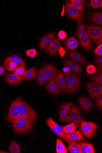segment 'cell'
Returning <instances> with one entry per match:
<instances>
[{"mask_svg": "<svg viewBox=\"0 0 102 153\" xmlns=\"http://www.w3.org/2000/svg\"><path fill=\"white\" fill-rule=\"evenodd\" d=\"M55 34V33H51L44 37L40 42L39 48L41 49H45L50 43Z\"/></svg>", "mask_w": 102, "mask_h": 153, "instance_id": "7402d4cb", "label": "cell"}, {"mask_svg": "<svg viewBox=\"0 0 102 153\" xmlns=\"http://www.w3.org/2000/svg\"><path fill=\"white\" fill-rule=\"evenodd\" d=\"M5 81L8 84L16 85L20 84L23 78L11 73L6 74L4 77Z\"/></svg>", "mask_w": 102, "mask_h": 153, "instance_id": "9a60e30c", "label": "cell"}, {"mask_svg": "<svg viewBox=\"0 0 102 153\" xmlns=\"http://www.w3.org/2000/svg\"><path fill=\"white\" fill-rule=\"evenodd\" d=\"M42 70L47 80L55 79L57 75L58 71L52 64H47L43 65Z\"/></svg>", "mask_w": 102, "mask_h": 153, "instance_id": "4fadbf2b", "label": "cell"}, {"mask_svg": "<svg viewBox=\"0 0 102 153\" xmlns=\"http://www.w3.org/2000/svg\"><path fill=\"white\" fill-rule=\"evenodd\" d=\"M63 132L65 134H69L77 131L76 126L74 122H72L65 126H62Z\"/></svg>", "mask_w": 102, "mask_h": 153, "instance_id": "f546056e", "label": "cell"}, {"mask_svg": "<svg viewBox=\"0 0 102 153\" xmlns=\"http://www.w3.org/2000/svg\"><path fill=\"white\" fill-rule=\"evenodd\" d=\"M80 43L83 48L86 51H90L92 48V45L88 35L78 37Z\"/></svg>", "mask_w": 102, "mask_h": 153, "instance_id": "ac0fdd59", "label": "cell"}, {"mask_svg": "<svg viewBox=\"0 0 102 153\" xmlns=\"http://www.w3.org/2000/svg\"><path fill=\"white\" fill-rule=\"evenodd\" d=\"M80 130L83 134L88 138H91L97 136L96 131L99 127L92 122H86L81 120L80 125Z\"/></svg>", "mask_w": 102, "mask_h": 153, "instance_id": "7a4b0ae2", "label": "cell"}, {"mask_svg": "<svg viewBox=\"0 0 102 153\" xmlns=\"http://www.w3.org/2000/svg\"><path fill=\"white\" fill-rule=\"evenodd\" d=\"M86 72L88 75L93 74L96 72V67L92 64H90L87 66Z\"/></svg>", "mask_w": 102, "mask_h": 153, "instance_id": "60d3db41", "label": "cell"}, {"mask_svg": "<svg viewBox=\"0 0 102 153\" xmlns=\"http://www.w3.org/2000/svg\"><path fill=\"white\" fill-rule=\"evenodd\" d=\"M90 4L93 8H101L102 7V1L101 0H92Z\"/></svg>", "mask_w": 102, "mask_h": 153, "instance_id": "f35d334b", "label": "cell"}, {"mask_svg": "<svg viewBox=\"0 0 102 153\" xmlns=\"http://www.w3.org/2000/svg\"><path fill=\"white\" fill-rule=\"evenodd\" d=\"M36 79L39 84L42 85L45 84L47 82V79L44 74L42 68L40 67L38 69L37 72Z\"/></svg>", "mask_w": 102, "mask_h": 153, "instance_id": "f1b7e54d", "label": "cell"}, {"mask_svg": "<svg viewBox=\"0 0 102 153\" xmlns=\"http://www.w3.org/2000/svg\"><path fill=\"white\" fill-rule=\"evenodd\" d=\"M12 123H26L31 124L35 127V124L31 120L25 117H19L18 118L13 120Z\"/></svg>", "mask_w": 102, "mask_h": 153, "instance_id": "d590c367", "label": "cell"}, {"mask_svg": "<svg viewBox=\"0 0 102 153\" xmlns=\"http://www.w3.org/2000/svg\"><path fill=\"white\" fill-rule=\"evenodd\" d=\"M12 127L15 135L21 134H29L33 131V125L26 123H12Z\"/></svg>", "mask_w": 102, "mask_h": 153, "instance_id": "ba28073f", "label": "cell"}, {"mask_svg": "<svg viewBox=\"0 0 102 153\" xmlns=\"http://www.w3.org/2000/svg\"><path fill=\"white\" fill-rule=\"evenodd\" d=\"M61 45L60 40L57 36H55L44 51L48 53L51 55H55L59 52Z\"/></svg>", "mask_w": 102, "mask_h": 153, "instance_id": "30bf717a", "label": "cell"}, {"mask_svg": "<svg viewBox=\"0 0 102 153\" xmlns=\"http://www.w3.org/2000/svg\"><path fill=\"white\" fill-rule=\"evenodd\" d=\"M9 153L8 152H5V151H3L1 150H0V153Z\"/></svg>", "mask_w": 102, "mask_h": 153, "instance_id": "f907efd6", "label": "cell"}, {"mask_svg": "<svg viewBox=\"0 0 102 153\" xmlns=\"http://www.w3.org/2000/svg\"><path fill=\"white\" fill-rule=\"evenodd\" d=\"M89 19L90 22L101 25L102 24V11L91 13L89 16Z\"/></svg>", "mask_w": 102, "mask_h": 153, "instance_id": "44dd1931", "label": "cell"}, {"mask_svg": "<svg viewBox=\"0 0 102 153\" xmlns=\"http://www.w3.org/2000/svg\"><path fill=\"white\" fill-rule=\"evenodd\" d=\"M71 4L74 6L80 11L83 12V7L85 1L83 0H70L68 1Z\"/></svg>", "mask_w": 102, "mask_h": 153, "instance_id": "4dcf8cb0", "label": "cell"}, {"mask_svg": "<svg viewBox=\"0 0 102 153\" xmlns=\"http://www.w3.org/2000/svg\"><path fill=\"white\" fill-rule=\"evenodd\" d=\"M86 86L89 94L93 100L102 93V87L96 83L87 82Z\"/></svg>", "mask_w": 102, "mask_h": 153, "instance_id": "5bb4252c", "label": "cell"}, {"mask_svg": "<svg viewBox=\"0 0 102 153\" xmlns=\"http://www.w3.org/2000/svg\"><path fill=\"white\" fill-rule=\"evenodd\" d=\"M86 27L90 39L94 42H96L102 35L101 27L92 24H86Z\"/></svg>", "mask_w": 102, "mask_h": 153, "instance_id": "52a82bcc", "label": "cell"}, {"mask_svg": "<svg viewBox=\"0 0 102 153\" xmlns=\"http://www.w3.org/2000/svg\"><path fill=\"white\" fill-rule=\"evenodd\" d=\"M74 104L69 102L63 104L60 108L59 113L61 122L66 123Z\"/></svg>", "mask_w": 102, "mask_h": 153, "instance_id": "7c38bea8", "label": "cell"}, {"mask_svg": "<svg viewBox=\"0 0 102 153\" xmlns=\"http://www.w3.org/2000/svg\"><path fill=\"white\" fill-rule=\"evenodd\" d=\"M65 134L66 137L72 141H77L85 140V137L81 133L80 129L75 132Z\"/></svg>", "mask_w": 102, "mask_h": 153, "instance_id": "cb8c5ba5", "label": "cell"}, {"mask_svg": "<svg viewBox=\"0 0 102 153\" xmlns=\"http://www.w3.org/2000/svg\"><path fill=\"white\" fill-rule=\"evenodd\" d=\"M9 149L11 153H19L20 152L19 145L17 143L12 141L9 146Z\"/></svg>", "mask_w": 102, "mask_h": 153, "instance_id": "e575fe53", "label": "cell"}, {"mask_svg": "<svg viewBox=\"0 0 102 153\" xmlns=\"http://www.w3.org/2000/svg\"><path fill=\"white\" fill-rule=\"evenodd\" d=\"M78 102L83 108L86 110L90 109L92 106V103L90 99L85 96L81 97Z\"/></svg>", "mask_w": 102, "mask_h": 153, "instance_id": "ffe728a7", "label": "cell"}, {"mask_svg": "<svg viewBox=\"0 0 102 153\" xmlns=\"http://www.w3.org/2000/svg\"><path fill=\"white\" fill-rule=\"evenodd\" d=\"M66 148L61 140L59 138H57L56 142V152L59 153V152L61 150Z\"/></svg>", "mask_w": 102, "mask_h": 153, "instance_id": "74e56055", "label": "cell"}, {"mask_svg": "<svg viewBox=\"0 0 102 153\" xmlns=\"http://www.w3.org/2000/svg\"><path fill=\"white\" fill-rule=\"evenodd\" d=\"M77 33L78 37L87 35L84 23L82 20L77 22Z\"/></svg>", "mask_w": 102, "mask_h": 153, "instance_id": "d4e9b609", "label": "cell"}, {"mask_svg": "<svg viewBox=\"0 0 102 153\" xmlns=\"http://www.w3.org/2000/svg\"><path fill=\"white\" fill-rule=\"evenodd\" d=\"M65 78L67 87V92L74 93L79 89L80 85V79L75 73L69 72L65 74Z\"/></svg>", "mask_w": 102, "mask_h": 153, "instance_id": "6da1fadb", "label": "cell"}, {"mask_svg": "<svg viewBox=\"0 0 102 153\" xmlns=\"http://www.w3.org/2000/svg\"><path fill=\"white\" fill-rule=\"evenodd\" d=\"M95 102L97 106L100 109L102 108V93L96 98Z\"/></svg>", "mask_w": 102, "mask_h": 153, "instance_id": "b9f144b4", "label": "cell"}, {"mask_svg": "<svg viewBox=\"0 0 102 153\" xmlns=\"http://www.w3.org/2000/svg\"><path fill=\"white\" fill-rule=\"evenodd\" d=\"M19 117H26L36 124L38 115L31 105L23 101L20 106Z\"/></svg>", "mask_w": 102, "mask_h": 153, "instance_id": "3957f363", "label": "cell"}, {"mask_svg": "<svg viewBox=\"0 0 102 153\" xmlns=\"http://www.w3.org/2000/svg\"><path fill=\"white\" fill-rule=\"evenodd\" d=\"M78 45L77 40L74 37H69L64 41V46L66 49L74 50L77 48Z\"/></svg>", "mask_w": 102, "mask_h": 153, "instance_id": "d6986e66", "label": "cell"}, {"mask_svg": "<svg viewBox=\"0 0 102 153\" xmlns=\"http://www.w3.org/2000/svg\"><path fill=\"white\" fill-rule=\"evenodd\" d=\"M91 81L92 83L102 85V72H98L95 74L91 78Z\"/></svg>", "mask_w": 102, "mask_h": 153, "instance_id": "1f68e13d", "label": "cell"}, {"mask_svg": "<svg viewBox=\"0 0 102 153\" xmlns=\"http://www.w3.org/2000/svg\"><path fill=\"white\" fill-rule=\"evenodd\" d=\"M68 148L63 149L60 150L59 153H67Z\"/></svg>", "mask_w": 102, "mask_h": 153, "instance_id": "c3c4849f", "label": "cell"}, {"mask_svg": "<svg viewBox=\"0 0 102 153\" xmlns=\"http://www.w3.org/2000/svg\"><path fill=\"white\" fill-rule=\"evenodd\" d=\"M102 36L100 37L99 38L98 41L97 42V43L96 44V45H100L102 44Z\"/></svg>", "mask_w": 102, "mask_h": 153, "instance_id": "681fc988", "label": "cell"}, {"mask_svg": "<svg viewBox=\"0 0 102 153\" xmlns=\"http://www.w3.org/2000/svg\"><path fill=\"white\" fill-rule=\"evenodd\" d=\"M66 11L69 18L78 22L84 19L85 13L71 4L68 1L66 2Z\"/></svg>", "mask_w": 102, "mask_h": 153, "instance_id": "8992f818", "label": "cell"}, {"mask_svg": "<svg viewBox=\"0 0 102 153\" xmlns=\"http://www.w3.org/2000/svg\"><path fill=\"white\" fill-rule=\"evenodd\" d=\"M4 64L7 70L11 72L15 70L18 66V64L17 63L11 61L4 63Z\"/></svg>", "mask_w": 102, "mask_h": 153, "instance_id": "d6a6232c", "label": "cell"}, {"mask_svg": "<svg viewBox=\"0 0 102 153\" xmlns=\"http://www.w3.org/2000/svg\"><path fill=\"white\" fill-rule=\"evenodd\" d=\"M68 151L71 153H80L81 145L79 143L74 145L69 144L68 146Z\"/></svg>", "mask_w": 102, "mask_h": 153, "instance_id": "836d02e7", "label": "cell"}, {"mask_svg": "<svg viewBox=\"0 0 102 153\" xmlns=\"http://www.w3.org/2000/svg\"><path fill=\"white\" fill-rule=\"evenodd\" d=\"M55 81L57 86L58 90L61 94L67 92V87L65 76L61 71L58 73L55 78Z\"/></svg>", "mask_w": 102, "mask_h": 153, "instance_id": "8fae6325", "label": "cell"}, {"mask_svg": "<svg viewBox=\"0 0 102 153\" xmlns=\"http://www.w3.org/2000/svg\"><path fill=\"white\" fill-rule=\"evenodd\" d=\"M46 88L47 90L50 93L57 94L59 92L56 83L53 79L50 80L47 83Z\"/></svg>", "mask_w": 102, "mask_h": 153, "instance_id": "4316f807", "label": "cell"}, {"mask_svg": "<svg viewBox=\"0 0 102 153\" xmlns=\"http://www.w3.org/2000/svg\"><path fill=\"white\" fill-rule=\"evenodd\" d=\"M23 101V99L18 96L12 102L7 117V119L9 122L11 123L19 117L20 106Z\"/></svg>", "mask_w": 102, "mask_h": 153, "instance_id": "5b68a950", "label": "cell"}, {"mask_svg": "<svg viewBox=\"0 0 102 153\" xmlns=\"http://www.w3.org/2000/svg\"><path fill=\"white\" fill-rule=\"evenodd\" d=\"M81 145L80 153H94L93 146L90 144L87 143L79 142Z\"/></svg>", "mask_w": 102, "mask_h": 153, "instance_id": "484cf974", "label": "cell"}, {"mask_svg": "<svg viewBox=\"0 0 102 153\" xmlns=\"http://www.w3.org/2000/svg\"><path fill=\"white\" fill-rule=\"evenodd\" d=\"M25 67L20 65L14 71L13 74L20 76L24 75L25 72Z\"/></svg>", "mask_w": 102, "mask_h": 153, "instance_id": "8d00e7d4", "label": "cell"}, {"mask_svg": "<svg viewBox=\"0 0 102 153\" xmlns=\"http://www.w3.org/2000/svg\"><path fill=\"white\" fill-rule=\"evenodd\" d=\"M37 53V51L35 48L27 50L25 52L26 54L28 56L32 58L35 57Z\"/></svg>", "mask_w": 102, "mask_h": 153, "instance_id": "7bdbcfd3", "label": "cell"}, {"mask_svg": "<svg viewBox=\"0 0 102 153\" xmlns=\"http://www.w3.org/2000/svg\"><path fill=\"white\" fill-rule=\"evenodd\" d=\"M80 110L78 107L73 105L71 110L66 121V123H74L77 127L79 126L82 119Z\"/></svg>", "mask_w": 102, "mask_h": 153, "instance_id": "9c48e42d", "label": "cell"}, {"mask_svg": "<svg viewBox=\"0 0 102 153\" xmlns=\"http://www.w3.org/2000/svg\"><path fill=\"white\" fill-rule=\"evenodd\" d=\"M15 62L18 64L25 67V64L23 59L18 56L13 55L7 58L4 60V63L7 62L9 61Z\"/></svg>", "mask_w": 102, "mask_h": 153, "instance_id": "83f0119b", "label": "cell"}, {"mask_svg": "<svg viewBox=\"0 0 102 153\" xmlns=\"http://www.w3.org/2000/svg\"><path fill=\"white\" fill-rule=\"evenodd\" d=\"M68 57L83 65L87 63V60L80 53L76 51H69L68 53Z\"/></svg>", "mask_w": 102, "mask_h": 153, "instance_id": "e0dca14e", "label": "cell"}, {"mask_svg": "<svg viewBox=\"0 0 102 153\" xmlns=\"http://www.w3.org/2000/svg\"><path fill=\"white\" fill-rule=\"evenodd\" d=\"M37 70L36 65L30 68L23 76V78L27 80H30L34 79L37 75Z\"/></svg>", "mask_w": 102, "mask_h": 153, "instance_id": "603a6c76", "label": "cell"}, {"mask_svg": "<svg viewBox=\"0 0 102 153\" xmlns=\"http://www.w3.org/2000/svg\"><path fill=\"white\" fill-rule=\"evenodd\" d=\"M70 69L67 66H64L63 68V71L65 74H66L70 72Z\"/></svg>", "mask_w": 102, "mask_h": 153, "instance_id": "7dc6e473", "label": "cell"}, {"mask_svg": "<svg viewBox=\"0 0 102 153\" xmlns=\"http://www.w3.org/2000/svg\"><path fill=\"white\" fill-rule=\"evenodd\" d=\"M64 65L68 67L72 71L78 74L80 73L83 69L82 66L68 59H66L65 61Z\"/></svg>", "mask_w": 102, "mask_h": 153, "instance_id": "2e32d148", "label": "cell"}, {"mask_svg": "<svg viewBox=\"0 0 102 153\" xmlns=\"http://www.w3.org/2000/svg\"><path fill=\"white\" fill-rule=\"evenodd\" d=\"M95 63L97 65V71L98 72H102V57H97L95 59Z\"/></svg>", "mask_w": 102, "mask_h": 153, "instance_id": "ab89813d", "label": "cell"}, {"mask_svg": "<svg viewBox=\"0 0 102 153\" xmlns=\"http://www.w3.org/2000/svg\"><path fill=\"white\" fill-rule=\"evenodd\" d=\"M5 68L4 67L1 65H0V75H3L5 73Z\"/></svg>", "mask_w": 102, "mask_h": 153, "instance_id": "bcb514c9", "label": "cell"}, {"mask_svg": "<svg viewBox=\"0 0 102 153\" xmlns=\"http://www.w3.org/2000/svg\"><path fill=\"white\" fill-rule=\"evenodd\" d=\"M48 126L57 135L62 138L69 144L74 145L76 142L72 141L66 136L63 131L62 126L56 123L52 118H48L46 120Z\"/></svg>", "mask_w": 102, "mask_h": 153, "instance_id": "277c9868", "label": "cell"}, {"mask_svg": "<svg viewBox=\"0 0 102 153\" xmlns=\"http://www.w3.org/2000/svg\"><path fill=\"white\" fill-rule=\"evenodd\" d=\"M58 38L60 39H64L67 37L66 33L64 31L61 30L58 34Z\"/></svg>", "mask_w": 102, "mask_h": 153, "instance_id": "f6af8a7d", "label": "cell"}, {"mask_svg": "<svg viewBox=\"0 0 102 153\" xmlns=\"http://www.w3.org/2000/svg\"><path fill=\"white\" fill-rule=\"evenodd\" d=\"M94 53L97 56H102V44L98 45L94 50Z\"/></svg>", "mask_w": 102, "mask_h": 153, "instance_id": "ee69618b", "label": "cell"}]
</instances>
